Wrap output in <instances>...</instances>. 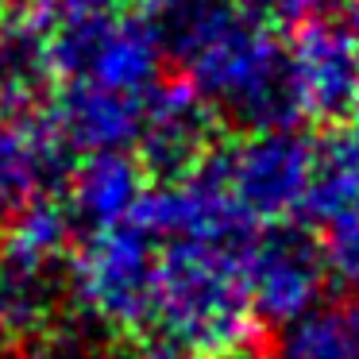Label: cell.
<instances>
[{
    "label": "cell",
    "instance_id": "obj_1",
    "mask_svg": "<svg viewBox=\"0 0 359 359\" xmlns=\"http://www.w3.org/2000/svg\"><path fill=\"white\" fill-rule=\"evenodd\" d=\"M243 251L201 240L158 243V286L151 328L197 359L251 348L259 317L243 286Z\"/></svg>",
    "mask_w": 359,
    "mask_h": 359
},
{
    "label": "cell",
    "instance_id": "obj_2",
    "mask_svg": "<svg viewBox=\"0 0 359 359\" xmlns=\"http://www.w3.org/2000/svg\"><path fill=\"white\" fill-rule=\"evenodd\" d=\"M70 305L112 340H140L155 320L158 240L132 217L89 232L70 251Z\"/></svg>",
    "mask_w": 359,
    "mask_h": 359
},
{
    "label": "cell",
    "instance_id": "obj_3",
    "mask_svg": "<svg viewBox=\"0 0 359 359\" xmlns=\"http://www.w3.org/2000/svg\"><path fill=\"white\" fill-rule=\"evenodd\" d=\"M55 78H89L101 86L151 93L170 74L155 24L135 8L86 12L47 24Z\"/></svg>",
    "mask_w": 359,
    "mask_h": 359
},
{
    "label": "cell",
    "instance_id": "obj_4",
    "mask_svg": "<svg viewBox=\"0 0 359 359\" xmlns=\"http://www.w3.org/2000/svg\"><path fill=\"white\" fill-rule=\"evenodd\" d=\"M255 224L302 217L317 170V135L305 124L228 132L209 158Z\"/></svg>",
    "mask_w": 359,
    "mask_h": 359
},
{
    "label": "cell",
    "instance_id": "obj_5",
    "mask_svg": "<svg viewBox=\"0 0 359 359\" xmlns=\"http://www.w3.org/2000/svg\"><path fill=\"white\" fill-rule=\"evenodd\" d=\"M290 66L302 120L317 132L359 116V20L325 4L290 32Z\"/></svg>",
    "mask_w": 359,
    "mask_h": 359
},
{
    "label": "cell",
    "instance_id": "obj_6",
    "mask_svg": "<svg viewBox=\"0 0 359 359\" xmlns=\"http://www.w3.org/2000/svg\"><path fill=\"white\" fill-rule=\"evenodd\" d=\"M240 263L259 325H286L325 297L328 263L313 224L302 217L259 224Z\"/></svg>",
    "mask_w": 359,
    "mask_h": 359
},
{
    "label": "cell",
    "instance_id": "obj_7",
    "mask_svg": "<svg viewBox=\"0 0 359 359\" xmlns=\"http://www.w3.org/2000/svg\"><path fill=\"white\" fill-rule=\"evenodd\" d=\"M224 140L228 128L212 112V104L182 74L170 70L147 97L132 155L140 158L151 186H163L201 170Z\"/></svg>",
    "mask_w": 359,
    "mask_h": 359
},
{
    "label": "cell",
    "instance_id": "obj_8",
    "mask_svg": "<svg viewBox=\"0 0 359 359\" xmlns=\"http://www.w3.org/2000/svg\"><path fill=\"white\" fill-rule=\"evenodd\" d=\"M302 217H309L328 278L359 294V116L317 135V170Z\"/></svg>",
    "mask_w": 359,
    "mask_h": 359
},
{
    "label": "cell",
    "instance_id": "obj_9",
    "mask_svg": "<svg viewBox=\"0 0 359 359\" xmlns=\"http://www.w3.org/2000/svg\"><path fill=\"white\" fill-rule=\"evenodd\" d=\"M147 97L151 93H132V89L101 86L89 78H55L35 116L74 158H81L89 151L132 147L143 124Z\"/></svg>",
    "mask_w": 359,
    "mask_h": 359
},
{
    "label": "cell",
    "instance_id": "obj_10",
    "mask_svg": "<svg viewBox=\"0 0 359 359\" xmlns=\"http://www.w3.org/2000/svg\"><path fill=\"white\" fill-rule=\"evenodd\" d=\"M70 259H47L0 236V336L27 344L66 317L70 305Z\"/></svg>",
    "mask_w": 359,
    "mask_h": 359
},
{
    "label": "cell",
    "instance_id": "obj_11",
    "mask_svg": "<svg viewBox=\"0 0 359 359\" xmlns=\"http://www.w3.org/2000/svg\"><path fill=\"white\" fill-rule=\"evenodd\" d=\"M147 186L151 182L143 174L140 158L132 155V147L89 151V155L74 158L70 174L62 182V201L74 228H78V240L128 220Z\"/></svg>",
    "mask_w": 359,
    "mask_h": 359
},
{
    "label": "cell",
    "instance_id": "obj_12",
    "mask_svg": "<svg viewBox=\"0 0 359 359\" xmlns=\"http://www.w3.org/2000/svg\"><path fill=\"white\" fill-rule=\"evenodd\" d=\"M74 155L39 124V116L0 112V228L35 189H62Z\"/></svg>",
    "mask_w": 359,
    "mask_h": 359
},
{
    "label": "cell",
    "instance_id": "obj_13",
    "mask_svg": "<svg viewBox=\"0 0 359 359\" xmlns=\"http://www.w3.org/2000/svg\"><path fill=\"white\" fill-rule=\"evenodd\" d=\"M55 86L47 24L32 8H16L0 20V112L32 116Z\"/></svg>",
    "mask_w": 359,
    "mask_h": 359
},
{
    "label": "cell",
    "instance_id": "obj_14",
    "mask_svg": "<svg viewBox=\"0 0 359 359\" xmlns=\"http://www.w3.org/2000/svg\"><path fill=\"white\" fill-rule=\"evenodd\" d=\"M278 328L271 359H359V302H317Z\"/></svg>",
    "mask_w": 359,
    "mask_h": 359
},
{
    "label": "cell",
    "instance_id": "obj_15",
    "mask_svg": "<svg viewBox=\"0 0 359 359\" xmlns=\"http://www.w3.org/2000/svg\"><path fill=\"white\" fill-rule=\"evenodd\" d=\"M24 359H109L104 348V332L97 325L81 320H55L50 328H43L39 336H32L27 344H20Z\"/></svg>",
    "mask_w": 359,
    "mask_h": 359
},
{
    "label": "cell",
    "instance_id": "obj_16",
    "mask_svg": "<svg viewBox=\"0 0 359 359\" xmlns=\"http://www.w3.org/2000/svg\"><path fill=\"white\" fill-rule=\"evenodd\" d=\"M27 8L43 20L55 24L66 16H86V12H116V8H132V0H27Z\"/></svg>",
    "mask_w": 359,
    "mask_h": 359
},
{
    "label": "cell",
    "instance_id": "obj_17",
    "mask_svg": "<svg viewBox=\"0 0 359 359\" xmlns=\"http://www.w3.org/2000/svg\"><path fill=\"white\" fill-rule=\"evenodd\" d=\"M124 359H197V355H189L186 348H178V344H170V340H147V336H140L135 348L128 351Z\"/></svg>",
    "mask_w": 359,
    "mask_h": 359
},
{
    "label": "cell",
    "instance_id": "obj_18",
    "mask_svg": "<svg viewBox=\"0 0 359 359\" xmlns=\"http://www.w3.org/2000/svg\"><path fill=\"white\" fill-rule=\"evenodd\" d=\"M220 359H271V355H259V348L251 344V348H240V351H228V355H220Z\"/></svg>",
    "mask_w": 359,
    "mask_h": 359
},
{
    "label": "cell",
    "instance_id": "obj_19",
    "mask_svg": "<svg viewBox=\"0 0 359 359\" xmlns=\"http://www.w3.org/2000/svg\"><path fill=\"white\" fill-rule=\"evenodd\" d=\"M27 0H0V20L8 16V12H16V8H24Z\"/></svg>",
    "mask_w": 359,
    "mask_h": 359
},
{
    "label": "cell",
    "instance_id": "obj_20",
    "mask_svg": "<svg viewBox=\"0 0 359 359\" xmlns=\"http://www.w3.org/2000/svg\"><path fill=\"white\" fill-rule=\"evenodd\" d=\"M0 359H12V344L4 340V336H0Z\"/></svg>",
    "mask_w": 359,
    "mask_h": 359
}]
</instances>
